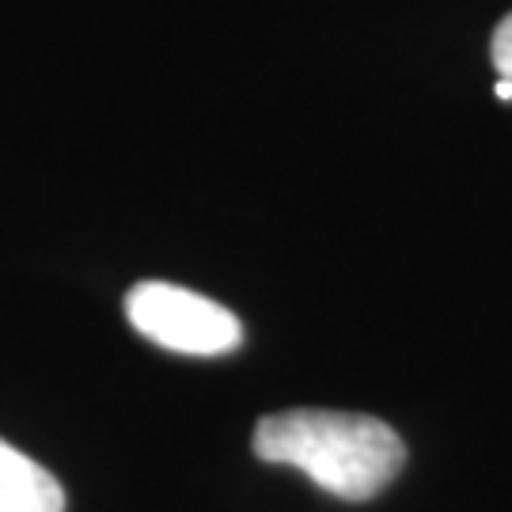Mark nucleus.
Here are the masks:
<instances>
[{
	"mask_svg": "<svg viewBox=\"0 0 512 512\" xmlns=\"http://www.w3.org/2000/svg\"><path fill=\"white\" fill-rule=\"evenodd\" d=\"M255 452L266 463L296 467L342 501H368L403 471L399 433L368 414L285 410L255 425Z\"/></svg>",
	"mask_w": 512,
	"mask_h": 512,
	"instance_id": "f257e3e1",
	"label": "nucleus"
},
{
	"mask_svg": "<svg viewBox=\"0 0 512 512\" xmlns=\"http://www.w3.org/2000/svg\"><path fill=\"white\" fill-rule=\"evenodd\" d=\"M126 319L156 346L190 357L232 353L243 338L239 319L224 304L167 281H141L137 289H129Z\"/></svg>",
	"mask_w": 512,
	"mask_h": 512,
	"instance_id": "f03ea898",
	"label": "nucleus"
},
{
	"mask_svg": "<svg viewBox=\"0 0 512 512\" xmlns=\"http://www.w3.org/2000/svg\"><path fill=\"white\" fill-rule=\"evenodd\" d=\"M0 512H65L61 482L8 440H0Z\"/></svg>",
	"mask_w": 512,
	"mask_h": 512,
	"instance_id": "7ed1b4c3",
	"label": "nucleus"
},
{
	"mask_svg": "<svg viewBox=\"0 0 512 512\" xmlns=\"http://www.w3.org/2000/svg\"><path fill=\"white\" fill-rule=\"evenodd\" d=\"M490 54H494V65H497V73H501V80L512 84V16H505L497 23Z\"/></svg>",
	"mask_w": 512,
	"mask_h": 512,
	"instance_id": "20e7f679",
	"label": "nucleus"
},
{
	"mask_svg": "<svg viewBox=\"0 0 512 512\" xmlns=\"http://www.w3.org/2000/svg\"><path fill=\"white\" fill-rule=\"evenodd\" d=\"M494 95L501 99V103H512V84H509V80H497Z\"/></svg>",
	"mask_w": 512,
	"mask_h": 512,
	"instance_id": "39448f33",
	"label": "nucleus"
}]
</instances>
